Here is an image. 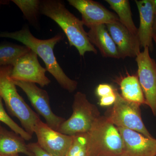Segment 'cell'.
<instances>
[{
	"mask_svg": "<svg viewBox=\"0 0 156 156\" xmlns=\"http://www.w3.org/2000/svg\"><path fill=\"white\" fill-rule=\"evenodd\" d=\"M63 37L62 34H58L51 38L40 40L33 35L27 26L13 32H0V38L14 39L36 53L44 62L47 71L53 76L59 85L69 92H73L77 88V82L66 74L58 64L53 52L56 44L62 40Z\"/></svg>",
	"mask_w": 156,
	"mask_h": 156,
	"instance_id": "cell-1",
	"label": "cell"
},
{
	"mask_svg": "<svg viewBox=\"0 0 156 156\" xmlns=\"http://www.w3.org/2000/svg\"><path fill=\"white\" fill-rule=\"evenodd\" d=\"M40 13L54 20L63 31L70 46L77 50L81 56L87 52L96 54L97 50L89 41L82 20L76 17L60 0H42Z\"/></svg>",
	"mask_w": 156,
	"mask_h": 156,
	"instance_id": "cell-2",
	"label": "cell"
},
{
	"mask_svg": "<svg viewBox=\"0 0 156 156\" xmlns=\"http://www.w3.org/2000/svg\"><path fill=\"white\" fill-rule=\"evenodd\" d=\"M13 66H0V96L10 113L20 122L23 128L32 136L39 115L35 112L17 92L11 79Z\"/></svg>",
	"mask_w": 156,
	"mask_h": 156,
	"instance_id": "cell-3",
	"label": "cell"
},
{
	"mask_svg": "<svg viewBox=\"0 0 156 156\" xmlns=\"http://www.w3.org/2000/svg\"><path fill=\"white\" fill-rule=\"evenodd\" d=\"M89 156H122L123 140L118 128L101 116L87 133Z\"/></svg>",
	"mask_w": 156,
	"mask_h": 156,
	"instance_id": "cell-4",
	"label": "cell"
},
{
	"mask_svg": "<svg viewBox=\"0 0 156 156\" xmlns=\"http://www.w3.org/2000/svg\"><path fill=\"white\" fill-rule=\"evenodd\" d=\"M72 108L71 116L65 120L57 131L62 134L73 136L88 133L101 116L96 105L91 103L86 94L81 92L74 95Z\"/></svg>",
	"mask_w": 156,
	"mask_h": 156,
	"instance_id": "cell-5",
	"label": "cell"
},
{
	"mask_svg": "<svg viewBox=\"0 0 156 156\" xmlns=\"http://www.w3.org/2000/svg\"><path fill=\"white\" fill-rule=\"evenodd\" d=\"M116 100L105 116L117 128L136 131L147 137H153L141 118L140 105L124 99L115 90Z\"/></svg>",
	"mask_w": 156,
	"mask_h": 156,
	"instance_id": "cell-6",
	"label": "cell"
},
{
	"mask_svg": "<svg viewBox=\"0 0 156 156\" xmlns=\"http://www.w3.org/2000/svg\"><path fill=\"white\" fill-rule=\"evenodd\" d=\"M148 48L144 49L136 57L137 76L143 92L145 105L156 117V63L151 57Z\"/></svg>",
	"mask_w": 156,
	"mask_h": 156,
	"instance_id": "cell-7",
	"label": "cell"
},
{
	"mask_svg": "<svg viewBox=\"0 0 156 156\" xmlns=\"http://www.w3.org/2000/svg\"><path fill=\"white\" fill-rule=\"evenodd\" d=\"M47 71L40 64L37 53L31 50L17 59L13 66L11 77L13 80L37 83L44 87L51 83L46 76Z\"/></svg>",
	"mask_w": 156,
	"mask_h": 156,
	"instance_id": "cell-8",
	"label": "cell"
},
{
	"mask_svg": "<svg viewBox=\"0 0 156 156\" xmlns=\"http://www.w3.org/2000/svg\"><path fill=\"white\" fill-rule=\"evenodd\" d=\"M16 86L23 91L37 114L44 118L46 124L55 131H58L64 118L56 115L50 105V98L46 90L41 89L34 83L13 80Z\"/></svg>",
	"mask_w": 156,
	"mask_h": 156,
	"instance_id": "cell-9",
	"label": "cell"
},
{
	"mask_svg": "<svg viewBox=\"0 0 156 156\" xmlns=\"http://www.w3.org/2000/svg\"><path fill=\"white\" fill-rule=\"evenodd\" d=\"M34 133L36 135L39 145L54 156H65L73 141V136L53 130L41 119L37 121Z\"/></svg>",
	"mask_w": 156,
	"mask_h": 156,
	"instance_id": "cell-10",
	"label": "cell"
},
{
	"mask_svg": "<svg viewBox=\"0 0 156 156\" xmlns=\"http://www.w3.org/2000/svg\"><path fill=\"white\" fill-rule=\"evenodd\" d=\"M70 5L82 15V21L89 29L92 26L119 21L116 14L92 0H68Z\"/></svg>",
	"mask_w": 156,
	"mask_h": 156,
	"instance_id": "cell-11",
	"label": "cell"
},
{
	"mask_svg": "<svg viewBox=\"0 0 156 156\" xmlns=\"http://www.w3.org/2000/svg\"><path fill=\"white\" fill-rule=\"evenodd\" d=\"M124 144L122 156H156V139L136 131L118 128Z\"/></svg>",
	"mask_w": 156,
	"mask_h": 156,
	"instance_id": "cell-12",
	"label": "cell"
},
{
	"mask_svg": "<svg viewBox=\"0 0 156 156\" xmlns=\"http://www.w3.org/2000/svg\"><path fill=\"white\" fill-rule=\"evenodd\" d=\"M106 26L116 45L120 58H136L140 52L138 37L132 34L119 21L108 23Z\"/></svg>",
	"mask_w": 156,
	"mask_h": 156,
	"instance_id": "cell-13",
	"label": "cell"
},
{
	"mask_svg": "<svg viewBox=\"0 0 156 156\" xmlns=\"http://www.w3.org/2000/svg\"><path fill=\"white\" fill-rule=\"evenodd\" d=\"M139 13L140 25L138 29V39L140 48H148L153 50V28L155 15L152 0L135 1Z\"/></svg>",
	"mask_w": 156,
	"mask_h": 156,
	"instance_id": "cell-14",
	"label": "cell"
},
{
	"mask_svg": "<svg viewBox=\"0 0 156 156\" xmlns=\"http://www.w3.org/2000/svg\"><path fill=\"white\" fill-rule=\"evenodd\" d=\"M87 33L91 44L98 48L104 57L121 58L116 45L109 33L106 25L92 26Z\"/></svg>",
	"mask_w": 156,
	"mask_h": 156,
	"instance_id": "cell-15",
	"label": "cell"
},
{
	"mask_svg": "<svg viewBox=\"0 0 156 156\" xmlns=\"http://www.w3.org/2000/svg\"><path fill=\"white\" fill-rule=\"evenodd\" d=\"M22 153L33 156L25 140L13 131H9L0 124V154H13Z\"/></svg>",
	"mask_w": 156,
	"mask_h": 156,
	"instance_id": "cell-16",
	"label": "cell"
},
{
	"mask_svg": "<svg viewBox=\"0 0 156 156\" xmlns=\"http://www.w3.org/2000/svg\"><path fill=\"white\" fill-rule=\"evenodd\" d=\"M120 86L122 97L131 102L138 104H145L143 92L136 75H130L121 77L117 80Z\"/></svg>",
	"mask_w": 156,
	"mask_h": 156,
	"instance_id": "cell-17",
	"label": "cell"
},
{
	"mask_svg": "<svg viewBox=\"0 0 156 156\" xmlns=\"http://www.w3.org/2000/svg\"><path fill=\"white\" fill-rule=\"evenodd\" d=\"M116 12L119 20L132 34L138 37V29L132 18L130 3L128 0H105Z\"/></svg>",
	"mask_w": 156,
	"mask_h": 156,
	"instance_id": "cell-18",
	"label": "cell"
},
{
	"mask_svg": "<svg viewBox=\"0 0 156 156\" xmlns=\"http://www.w3.org/2000/svg\"><path fill=\"white\" fill-rule=\"evenodd\" d=\"M30 48L6 42L0 44V66H13L20 56L30 51Z\"/></svg>",
	"mask_w": 156,
	"mask_h": 156,
	"instance_id": "cell-19",
	"label": "cell"
},
{
	"mask_svg": "<svg viewBox=\"0 0 156 156\" xmlns=\"http://www.w3.org/2000/svg\"><path fill=\"white\" fill-rule=\"evenodd\" d=\"M20 9L25 19L34 27H37L40 13L41 1L39 0H12Z\"/></svg>",
	"mask_w": 156,
	"mask_h": 156,
	"instance_id": "cell-20",
	"label": "cell"
},
{
	"mask_svg": "<svg viewBox=\"0 0 156 156\" xmlns=\"http://www.w3.org/2000/svg\"><path fill=\"white\" fill-rule=\"evenodd\" d=\"M65 156H89L87 133L73 136L71 145Z\"/></svg>",
	"mask_w": 156,
	"mask_h": 156,
	"instance_id": "cell-21",
	"label": "cell"
},
{
	"mask_svg": "<svg viewBox=\"0 0 156 156\" xmlns=\"http://www.w3.org/2000/svg\"><path fill=\"white\" fill-rule=\"evenodd\" d=\"M2 100L0 96V122L5 124L12 131L21 136L25 140H30L32 138V136L29 134L9 116L3 106Z\"/></svg>",
	"mask_w": 156,
	"mask_h": 156,
	"instance_id": "cell-22",
	"label": "cell"
},
{
	"mask_svg": "<svg viewBox=\"0 0 156 156\" xmlns=\"http://www.w3.org/2000/svg\"><path fill=\"white\" fill-rule=\"evenodd\" d=\"M27 147L33 156H54L44 150L37 142L27 144Z\"/></svg>",
	"mask_w": 156,
	"mask_h": 156,
	"instance_id": "cell-23",
	"label": "cell"
},
{
	"mask_svg": "<svg viewBox=\"0 0 156 156\" xmlns=\"http://www.w3.org/2000/svg\"><path fill=\"white\" fill-rule=\"evenodd\" d=\"M115 89L111 85L107 84H99L96 89V94L98 96L101 98L112 94Z\"/></svg>",
	"mask_w": 156,
	"mask_h": 156,
	"instance_id": "cell-24",
	"label": "cell"
},
{
	"mask_svg": "<svg viewBox=\"0 0 156 156\" xmlns=\"http://www.w3.org/2000/svg\"><path fill=\"white\" fill-rule=\"evenodd\" d=\"M115 90L110 95L100 98L99 105L101 106H109L114 105L116 100Z\"/></svg>",
	"mask_w": 156,
	"mask_h": 156,
	"instance_id": "cell-25",
	"label": "cell"
},
{
	"mask_svg": "<svg viewBox=\"0 0 156 156\" xmlns=\"http://www.w3.org/2000/svg\"><path fill=\"white\" fill-rule=\"evenodd\" d=\"M154 35L156 36V16L155 18L154 23V28H153Z\"/></svg>",
	"mask_w": 156,
	"mask_h": 156,
	"instance_id": "cell-26",
	"label": "cell"
},
{
	"mask_svg": "<svg viewBox=\"0 0 156 156\" xmlns=\"http://www.w3.org/2000/svg\"><path fill=\"white\" fill-rule=\"evenodd\" d=\"M153 5L154 11L155 15L156 16V0H152Z\"/></svg>",
	"mask_w": 156,
	"mask_h": 156,
	"instance_id": "cell-27",
	"label": "cell"
},
{
	"mask_svg": "<svg viewBox=\"0 0 156 156\" xmlns=\"http://www.w3.org/2000/svg\"><path fill=\"white\" fill-rule=\"evenodd\" d=\"M0 156H19L18 154H0Z\"/></svg>",
	"mask_w": 156,
	"mask_h": 156,
	"instance_id": "cell-28",
	"label": "cell"
},
{
	"mask_svg": "<svg viewBox=\"0 0 156 156\" xmlns=\"http://www.w3.org/2000/svg\"><path fill=\"white\" fill-rule=\"evenodd\" d=\"M7 1H0V8H1V5H2V4H4V3H5V4H7Z\"/></svg>",
	"mask_w": 156,
	"mask_h": 156,
	"instance_id": "cell-29",
	"label": "cell"
},
{
	"mask_svg": "<svg viewBox=\"0 0 156 156\" xmlns=\"http://www.w3.org/2000/svg\"><path fill=\"white\" fill-rule=\"evenodd\" d=\"M153 41H154L156 45V36L154 35H153Z\"/></svg>",
	"mask_w": 156,
	"mask_h": 156,
	"instance_id": "cell-30",
	"label": "cell"
},
{
	"mask_svg": "<svg viewBox=\"0 0 156 156\" xmlns=\"http://www.w3.org/2000/svg\"></svg>",
	"mask_w": 156,
	"mask_h": 156,
	"instance_id": "cell-31",
	"label": "cell"
}]
</instances>
